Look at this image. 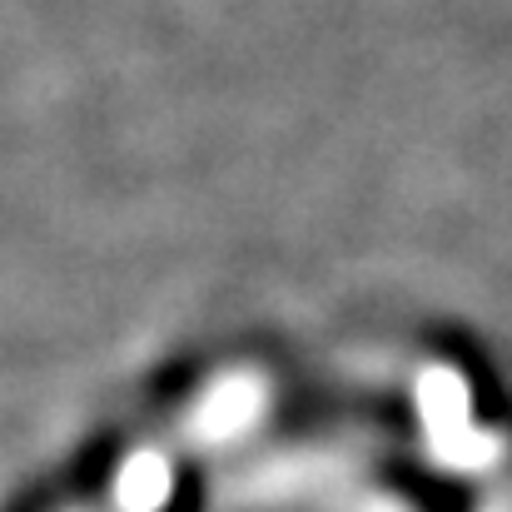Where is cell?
I'll use <instances>...</instances> for the list:
<instances>
[{"instance_id":"cell-1","label":"cell","mask_w":512,"mask_h":512,"mask_svg":"<svg viewBox=\"0 0 512 512\" xmlns=\"http://www.w3.org/2000/svg\"><path fill=\"white\" fill-rule=\"evenodd\" d=\"M179 498V468L160 448L125 453L90 493L65 498L50 512H170Z\"/></svg>"}]
</instances>
